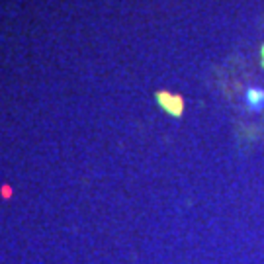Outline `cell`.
I'll list each match as a JSON object with an SVG mask.
<instances>
[{"instance_id": "6da1fadb", "label": "cell", "mask_w": 264, "mask_h": 264, "mask_svg": "<svg viewBox=\"0 0 264 264\" xmlns=\"http://www.w3.org/2000/svg\"><path fill=\"white\" fill-rule=\"evenodd\" d=\"M157 102L161 106L164 112H168L170 116L180 117L184 114V100L176 94L170 92H157Z\"/></svg>"}, {"instance_id": "7a4b0ae2", "label": "cell", "mask_w": 264, "mask_h": 264, "mask_svg": "<svg viewBox=\"0 0 264 264\" xmlns=\"http://www.w3.org/2000/svg\"><path fill=\"white\" fill-rule=\"evenodd\" d=\"M245 100L252 112H262L264 110V90L260 88H249L245 94Z\"/></svg>"}, {"instance_id": "3957f363", "label": "cell", "mask_w": 264, "mask_h": 264, "mask_svg": "<svg viewBox=\"0 0 264 264\" xmlns=\"http://www.w3.org/2000/svg\"><path fill=\"white\" fill-rule=\"evenodd\" d=\"M260 53H262V67H264V45H262V51H260Z\"/></svg>"}]
</instances>
